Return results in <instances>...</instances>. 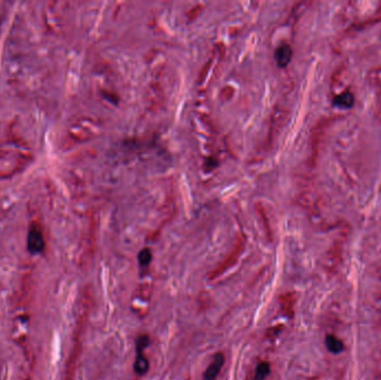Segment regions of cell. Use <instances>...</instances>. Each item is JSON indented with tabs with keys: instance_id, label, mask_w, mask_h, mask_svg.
Returning <instances> with one entry per match:
<instances>
[{
	"instance_id": "cell-1",
	"label": "cell",
	"mask_w": 381,
	"mask_h": 380,
	"mask_svg": "<svg viewBox=\"0 0 381 380\" xmlns=\"http://www.w3.org/2000/svg\"><path fill=\"white\" fill-rule=\"evenodd\" d=\"M149 343V338L145 333H143L137 338L136 341V360L134 364V370L140 376L146 375L149 368V362L147 357L144 354L146 347Z\"/></svg>"
},
{
	"instance_id": "cell-2",
	"label": "cell",
	"mask_w": 381,
	"mask_h": 380,
	"mask_svg": "<svg viewBox=\"0 0 381 380\" xmlns=\"http://www.w3.org/2000/svg\"><path fill=\"white\" fill-rule=\"evenodd\" d=\"M45 249V238L40 229L37 224H31L28 231L27 235V250L30 255H39L42 253Z\"/></svg>"
},
{
	"instance_id": "cell-3",
	"label": "cell",
	"mask_w": 381,
	"mask_h": 380,
	"mask_svg": "<svg viewBox=\"0 0 381 380\" xmlns=\"http://www.w3.org/2000/svg\"><path fill=\"white\" fill-rule=\"evenodd\" d=\"M243 245H244L243 241H240L239 243L234 246L232 252L230 253V256L225 259L224 261L221 262L220 266L216 267L214 270H213V271H211L209 275V279L211 281L217 279L218 276H221L223 273L227 272L230 268H232L234 266L236 261H238L240 255L242 253V250H243Z\"/></svg>"
},
{
	"instance_id": "cell-4",
	"label": "cell",
	"mask_w": 381,
	"mask_h": 380,
	"mask_svg": "<svg viewBox=\"0 0 381 380\" xmlns=\"http://www.w3.org/2000/svg\"><path fill=\"white\" fill-rule=\"evenodd\" d=\"M225 361V356L223 353H217L215 354L214 358H213L212 362L206 368L205 373L203 376V380H216V377L220 373L222 367Z\"/></svg>"
},
{
	"instance_id": "cell-5",
	"label": "cell",
	"mask_w": 381,
	"mask_h": 380,
	"mask_svg": "<svg viewBox=\"0 0 381 380\" xmlns=\"http://www.w3.org/2000/svg\"><path fill=\"white\" fill-rule=\"evenodd\" d=\"M280 306L281 312L283 313L287 318L291 319L294 314V303H296V296L293 292H285L280 296Z\"/></svg>"
},
{
	"instance_id": "cell-6",
	"label": "cell",
	"mask_w": 381,
	"mask_h": 380,
	"mask_svg": "<svg viewBox=\"0 0 381 380\" xmlns=\"http://www.w3.org/2000/svg\"><path fill=\"white\" fill-rule=\"evenodd\" d=\"M275 60L280 67H287L292 58V48L289 44L280 45L275 50Z\"/></svg>"
},
{
	"instance_id": "cell-7",
	"label": "cell",
	"mask_w": 381,
	"mask_h": 380,
	"mask_svg": "<svg viewBox=\"0 0 381 380\" xmlns=\"http://www.w3.org/2000/svg\"><path fill=\"white\" fill-rule=\"evenodd\" d=\"M332 104L339 108H351L355 104V97L350 90H344L334 97Z\"/></svg>"
},
{
	"instance_id": "cell-8",
	"label": "cell",
	"mask_w": 381,
	"mask_h": 380,
	"mask_svg": "<svg viewBox=\"0 0 381 380\" xmlns=\"http://www.w3.org/2000/svg\"><path fill=\"white\" fill-rule=\"evenodd\" d=\"M136 295H137V299H135V300H137V303L143 302L144 306H145L146 303H148L149 299H151V296H152V286L147 283L141 284L136 289Z\"/></svg>"
},
{
	"instance_id": "cell-9",
	"label": "cell",
	"mask_w": 381,
	"mask_h": 380,
	"mask_svg": "<svg viewBox=\"0 0 381 380\" xmlns=\"http://www.w3.org/2000/svg\"><path fill=\"white\" fill-rule=\"evenodd\" d=\"M326 345L328 350L332 354H339L343 350L344 345L343 342L340 339L333 335H328L326 337Z\"/></svg>"
},
{
	"instance_id": "cell-10",
	"label": "cell",
	"mask_w": 381,
	"mask_h": 380,
	"mask_svg": "<svg viewBox=\"0 0 381 380\" xmlns=\"http://www.w3.org/2000/svg\"><path fill=\"white\" fill-rule=\"evenodd\" d=\"M271 366L268 361H261L257 366L256 375H254V380H264L270 375Z\"/></svg>"
},
{
	"instance_id": "cell-11",
	"label": "cell",
	"mask_w": 381,
	"mask_h": 380,
	"mask_svg": "<svg viewBox=\"0 0 381 380\" xmlns=\"http://www.w3.org/2000/svg\"><path fill=\"white\" fill-rule=\"evenodd\" d=\"M152 261V251L148 247H144V249L138 253V262H140L141 267H148L149 263Z\"/></svg>"
},
{
	"instance_id": "cell-12",
	"label": "cell",
	"mask_w": 381,
	"mask_h": 380,
	"mask_svg": "<svg viewBox=\"0 0 381 380\" xmlns=\"http://www.w3.org/2000/svg\"><path fill=\"white\" fill-rule=\"evenodd\" d=\"M281 329H282V326H281V325H278L276 327L270 328V329L267 331V333H265V335H267V338H269V339L274 338V337H276V336L279 335L280 331H281Z\"/></svg>"
},
{
	"instance_id": "cell-13",
	"label": "cell",
	"mask_w": 381,
	"mask_h": 380,
	"mask_svg": "<svg viewBox=\"0 0 381 380\" xmlns=\"http://www.w3.org/2000/svg\"><path fill=\"white\" fill-rule=\"evenodd\" d=\"M373 380H381V357L378 360L377 365H376V370H374V376Z\"/></svg>"
}]
</instances>
